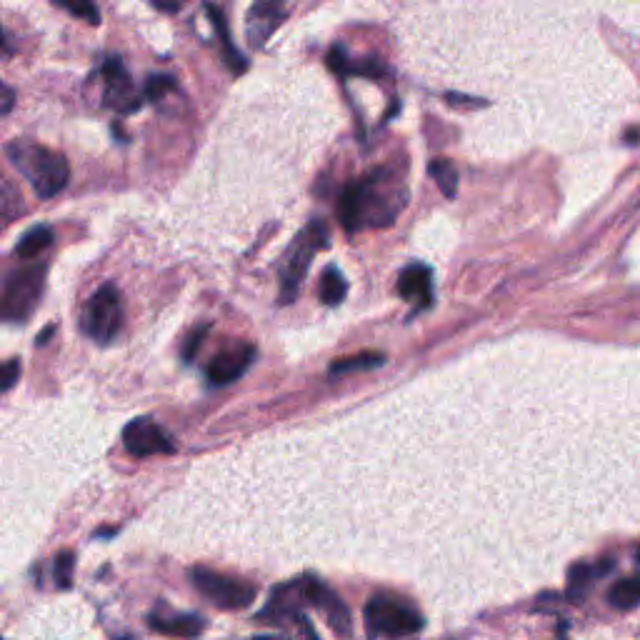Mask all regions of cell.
Returning <instances> with one entry per match:
<instances>
[{
  "mask_svg": "<svg viewBox=\"0 0 640 640\" xmlns=\"http://www.w3.org/2000/svg\"><path fill=\"white\" fill-rule=\"evenodd\" d=\"M405 205V188L395 183L393 173L385 168L373 170L363 180L345 185L338 200V218L348 233L365 228H385L398 218Z\"/></svg>",
  "mask_w": 640,
  "mask_h": 640,
  "instance_id": "1",
  "label": "cell"
},
{
  "mask_svg": "<svg viewBox=\"0 0 640 640\" xmlns=\"http://www.w3.org/2000/svg\"><path fill=\"white\" fill-rule=\"evenodd\" d=\"M5 150H8L10 163L33 185L38 198H53L68 183L70 163L63 153H55V150L30 143V140H13Z\"/></svg>",
  "mask_w": 640,
  "mask_h": 640,
  "instance_id": "2",
  "label": "cell"
},
{
  "mask_svg": "<svg viewBox=\"0 0 640 640\" xmlns=\"http://www.w3.org/2000/svg\"><path fill=\"white\" fill-rule=\"evenodd\" d=\"M425 625L423 615L408 600L390 593H375L365 603V628L370 638H410Z\"/></svg>",
  "mask_w": 640,
  "mask_h": 640,
  "instance_id": "3",
  "label": "cell"
},
{
  "mask_svg": "<svg viewBox=\"0 0 640 640\" xmlns=\"http://www.w3.org/2000/svg\"><path fill=\"white\" fill-rule=\"evenodd\" d=\"M330 245L328 225L323 220H310L295 240L290 243L288 253H285L283 268H280V303H293L298 295L300 283H303L305 273H308L310 263H313L315 253L325 250Z\"/></svg>",
  "mask_w": 640,
  "mask_h": 640,
  "instance_id": "4",
  "label": "cell"
},
{
  "mask_svg": "<svg viewBox=\"0 0 640 640\" xmlns=\"http://www.w3.org/2000/svg\"><path fill=\"white\" fill-rule=\"evenodd\" d=\"M45 290V265H25V268L15 270L5 283L3 293H0V315L5 320H15L23 323L33 315L38 308L40 298Z\"/></svg>",
  "mask_w": 640,
  "mask_h": 640,
  "instance_id": "5",
  "label": "cell"
},
{
  "mask_svg": "<svg viewBox=\"0 0 640 640\" xmlns=\"http://www.w3.org/2000/svg\"><path fill=\"white\" fill-rule=\"evenodd\" d=\"M190 580H193L195 590L210 603L218 605L223 610H243L258 595V588L248 580L233 578V575H223L218 570L210 568H193L190 570Z\"/></svg>",
  "mask_w": 640,
  "mask_h": 640,
  "instance_id": "6",
  "label": "cell"
},
{
  "mask_svg": "<svg viewBox=\"0 0 640 640\" xmlns=\"http://www.w3.org/2000/svg\"><path fill=\"white\" fill-rule=\"evenodd\" d=\"M295 590H298L300 603L310 605L318 613H323V618L328 620L330 628L340 635V638H350L353 635V618H350L348 605L340 600V595L333 588L318 580L315 575H303L300 580H295Z\"/></svg>",
  "mask_w": 640,
  "mask_h": 640,
  "instance_id": "7",
  "label": "cell"
},
{
  "mask_svg": "<svg viewBox=\"0 0 640 640\" xmlns=\"http://www.w3.org/2000/svg\"><path fill=\"white\" fill-rule=\"evenodd\" d=\"M120 325H123V303L115 290V285H103L95 290L90 303L83 310V330L88 338L95 343L108 345L110 340L118 335Z\"/></svg>",
  "mask_w": 640,
  "mask_h": 640,
  "instance_id": "8",
  "label": "cell"
},
{
  "mask_svg": "<svg viewBox=\"0 0 640 640\" xmlns=\"http://www.w3.org/2000/svg\"><path fill=\"white\" fill-rule=\"evenodd\" d=\"M123 445L135 458H150V455H170L175 453V445L170 435L155 423L153 418H135L125 425Z\"/></svg>",
  "mask_w": 640,
  "mask_h": 640,
  "instance_id": "9",
  "label": "cell"
},
{
  "mask_svg": "<svg viewBox=\"0 0 640 640\" xmlns=\"http://www.w3.org/2000/svg\"><path fill=\"white\" fill-rule=\"evenodd\" d=\"M103 80H105L103 103L108 105V108L120 110V113H135V110L140 108V98L135 95L133 80H130L123 60L120 58L105 60Z\"/></svg>",
  "mask_w": 640,
  "mask_h": 640,
  "instance_id": "10",
  "label": "cell"
},
{
  "mask_svg": "<svg viewBox=\"0 0 640 640\" xmlns=\"http://www.w3.org/2000/svg\"><path fill=\"white\" fill-rule=\"evenodd\" d=\"M255 358V348L250 343H240L233 345V348H225L215 355L213 360L208 363V380L213 385H228L233 380H238L245 370L250 368Z\"/></svg>",
  "mask_w": 640,
  "mask_h": 640,
  "instance_id": "11",
  "label": "cell"
},
{
  "mask_svg": "<svg viewBox=\"0 0 640 640\" xmlns=\"http://www.w3.org/2000/svg\"><path fill=\"white\" fill-rule=\"evenodd\" d=\"M398 295L415 308H428L433 300V273L428 265L413 263L400 273L398 278Z\"/></svg>",
  "mask_w": 640,
  "mask_h": 640,
  "instance_id": "12",
  "label": "cell"
},
{
  "mask_svg": "<svg viewBox=\"0 0 640 640\" xmlns=\"http://www.w3.org/2000/svg\"><path fill=\"white\" fill-rule=\"evenodd\" d=\"M283 20V0H255L248 13V38L255 48L265 43Z\"/></svg>",
  "mask_w": 640,
  "mask_h": 640,
  "instance_id": "13",
  "label": "cell"
},
{
  "mask_svg": "<svg viewBox=\"0 0 640 640\" xmlns=\"http://www.w3.org/2000/svg\"><path fill=\"white\" fill-rule=\"evenodd\" d=\"M148 625L155 630V633L170 635V638H183V640L198 638V635L205 630L203 615H190V613L165 615V618H160V615H150Z\"/></svg>",
  "mask_w": 640,
  "mask_h": 640,
  "instance_id": "14",
  "label": "cell"
},
{
  "mask_svg": "<svg viewBox=\"0 0 640 640\" xmlns=\"http://www.w3.org/2000/svg\"><path fill=\"white\" fill-rule=\"evenodd\" d=\"M610 558H605L603 563L590 565V563H575L573 568L568 570V585H565V598L570 603H583L588 598L590 588H593L595 578L598 575H605L610 570Z\"/></svg>",
  "mask_w": 640,
  "mask_h": 640,
  "instance_id": "15",
  "label": "cell"
},
{
  "mask_svg": "<svg viewBox=\"0 0 640 640\" xmlns=\"http://www.w3.org/2000/svg\"><path fill=\"white\" fill-rule=\"evenodd\" d=\"M208 20L213 23L215 28V35H218L220 45H223V58H225V65H228L230 70H233L235 75L245 73L248 70V60H245V55L238 53V48H235L233 38H230V30H228V23H225V15L220 13V8H215V5H208Z\"/></svg>",
  "mask_w": 640,
  "mask_h": 640,
  "instance_id": "16",
  "label": "cell"
},
{
  "mask_svg": "<svg viewBox=\"0 0 640 640\" xmlns=\"http://www.w3.org/2000/svg\"><path fill=\"white\" fill-rule=\"evenodd\" d=\"M608 603L620 610H630L640 605V575L615 580L608 590Z\"/></svg>",
  "mask_w": 640,
  "mask_h": 640,
  "instance_id": "17",
  "label": "cell"
},
{
  "mask_svg": "<svg viewBox=\"0 0 640 640\" xmlns=\"http://www.w3.org/2000/svg\"><path fill=\"white\" fill-rule=\"evenodd\" d=\"M53 240V228H48V225H35L33 230H28V233L18 240V248L15 250H18L20 258H35V255L43 253L48 245H53Z\"/></svg>",
  "mask_w": 640,
  "mask_h": 640,
  "instance_id": "18",
  "label": "cell"
},
{
  "mask_svg": "<svg viewBox=\"0 0 640 640\" xmlns=\"http://www.w3.org/2000/svg\"><path fill=\"white\" fill-rule=\"evenodd\" d=\"M385 363V355L383 353H365L358 355H350V358H340L335 363H330V375H345V373H358V370H373L380 368Z\"/></svg>",
  "mask_w": 640,
  "mask_h": 640,
  "instance_id": "19",
  "label": "cell"
},
{
  "mask_svg": "<svg viewBox=\"0 0 640 640\" xmlns=\"http://www.w3.org/2000/svg\"><path fill=\"white\" fill-rule=\"evenodd\" d=\"M345 293H348V283H345V278L340 275V270H325L323 278H320V300H323L325 305H330V308H335V305L343 303Z\"/></svg>",
  "mask_w": 640,
  "mask_h": 640,
  "instance_id": "20",
  "label": "cell"
},
{
  "mask_svg": "<svg viewBox=\"0 0 640 640\" xmlns=\"http://www.w3.org/2000/svg\"><path fill=\"white\" fill-rule=\"evenodd\" d=\"M428 173H430V178L438 183V188L443 190L448 198H453L455 188H458V170L453 168V163L445 158H438L428 165Z\"/></svg>",
  "mask_w": 640,
  "mask_h": 640,
  "instance_id": "21",
  "label": "cell"
},
{
  "mask_svg": "<svg viewBox=\"0 0 640 640\" xmlns=\"http://www.w3.org/2000/svg\"><path fill=\"white\" fill-rule=\"evenodd\" d=\"M55 5L65 8L68 13H73L75 18L85 20L90 25H98L100 23V13H98V5L95 0H53Z\"/></svg>",
  "mask_w": 640,
  "mask_h": 640,
  "instance_id": "22",
  "label": "cell"
},
{
  "mask_svg": "<svg viewBox=\"0 0 640 640\" xmlns=\"http://www.w3.org/2000/svg\"><path fill=\"white\" fill-rule=\"evenodd\" d=\"M73 565H75L73 553H68V550L58 553V558H55V563H53V580L58 588L65 590L73 585Z\"/></svg>",
  "mask_w": 640,
  "mask_h": 640,
  "instance_id": "23",
  "label": "cell"
},
{
  "mask_svg": "<svg viewBox=\"0 0 640 640\" xmlns=\"http://www.w3.org/2000/svg\"><path fill=\"white\" fill-rule=\"evenodd\" d=\"M170 88H175V80L170 78V75H150V78L145 80V98H148L150 103H158L163 95L170 93Z\"/></svg>",
  "mask_w": 640,
  "mask_h": 640,
  "instance_id": "24",
  "label": "cell"
},
{
  "mask_svg": "<svg viewBox=\"0 0 640 640\" xmlns=\"http://www.w3.org/2000/svg\"><path fill=\"white\" fill-rule=\"evenodd\" d=\"M20 380V360L10 358L0 363V393L15 388V383Z\"/></svg>",
  "mask_w": 640,
  "mask_h": 640,
  "instance_id": "25",
  "label": "cell"
},
{
  "mask_svg": "<svg viewBox=\"0 0 640 640\" xmlns=\"http://www.w3.org/2000/svg\"><path fill=\"white\" fill-rule=\"evenodd\" d=\"M205 335H208V325H200V328H195L193 333H190V338L185 340L183 345V360L185 363H190V360H195V355H198L200 345H203Z\"/></svg>",
  "mask_w": 640,
  "mask_h": 640,
  "instance_id": "26",
  "label": "cell"
},
{
  "mask_svg": "<svg viewBox=\"0 0 640 640\" xmlns=\"http://www.w3.org/2000/svg\"><path fill=\"white\" fill-rule=\"evenodd\" d=\"M13 108H15V90L10 88L8 83H3V80H0V118H3V115H8Z\"/></svg>",
  "mask_w": 640,
  "mask_h": 640,
  "instance_id": "27",
  "label": "cell"
},
{
  "mask_svg": "<svg viewBox=\"0 0 640 640\" xmlns=\"http://www.w3.org/2000/svg\"><path fill=\"white\" fill-rule=\"evenodd\" d=\"M293 620H295V623H298L300 633H303V640H320V638H318V633H315V630H313V625H310V620L305 618L303 613L295 615Z\"/></svg>",
  "mask_w": 640,
  "mask_h": 640,
  "instance_id": "28",
  "label": "cell"
},
{
  "mask_svg": "<svg viewBox=\"0 0 640 640\" xmlns=\"http://www.w3.org/2000/svg\"><path fill=\"white\" fill-rule=\"evenodd\" d=\"M150 3H153L158 10H165V13H175L183 0H150Z\"/></svg>",
  "mask_w": 640,
  "mask_h": 640,
  "instance_id": "29",
  "label": "cell"
},
{
  "mask_svg": "<svg viewBox=\"0 0 640 640\" xmlns=\"http://www.w3.org/2000/svg\"><path fill=\"white\" fill-rule=\"evenodd\" d=\"M625 143L628 145H635V143H640V128H630L628 130V135H625Z\"/></svg>",
  "mask_w": 640,
  "mask_h": 640,
  "instance_id": "30",
  "label": "cell"
},
{
  "mask_svg": "<svg viewBox=\"0 0 640 640\" xmlns=\"http://www.w3.org/2000/svg\"><path fill=\"white\" fill-rule=\"evenodd\" d=\"M53 330H55V325H48V328H43V333L38 335V345H43L45 340L53 338Z\"/></svg>",
  "mask_w": 640,
  "mask_h": 640,
  "instance_id": "31",
  "label": "cell"
},
{
  "mask_svg": "<svg viewBox=\"0 0 640 640\" xmlns=\"http://www.w3.org/2000/svg\"><path fill=\"white\" fill-rule=\"evenodd\" d=\"M253 640H280V638H273V635H258V638H253Z\"/></svg>",
  "mask_w": 640,
  "mask_h": 640,
  "instance_id": "32",
  "label": "cell"
},
{
  "mask_svg": "<svg viewBox=\"0 0 640 640\" xmlns=\"http://www.w3.org/2000/svg\"><path fill=\"white\" fill-rule=\"evenodd\" d=\"M5 48V38H3V33H0V50Z\"/></svg>",
  "mask_w": 640,
  "mask_h": 640,
  "instance_id": "33",
  "label": "cell"
},
{
  "mask_svg": "<svg viewBox=\"0 0 640 640\" xmlns=\"http://www.w3.org/2000/svg\"><path fill=\"white\" fill-rule=\"evenodd\" d=\"M0 205H3V188H0Z\"/></svg>",
  "mask_w": 640,
  "mask_h": 640,
  "instance_id": "34",
  "label": "cell"
},
{
  "mask_svg": "<svg viewBox=\"0 0 640 640\" xmlns=\"http://www.w3.org/2000/svg\"><path fill=\"white\" fill-rule=\"evenodd\" d=\"M638 563H640V550H638Z\"/></svg>",
  "mask_w": 640,
  "mask_h": 640,
  "instance_id": "35",
  "label": "cell"
}]
</instances>
